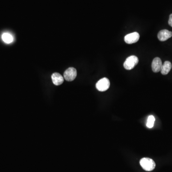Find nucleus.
<instances>
[{
    "label": "nucleus",
    "mask_w": 172,
    "mask_h": 172,
    "mask_svg": "<svg viewBox=\"0 0 172 172\" xmlns=\"http://www.w3.org/2000/svg\"><path fill=\"white\" fill-rule=\"evenodd\" d=\"M51 78L53 83L55 85H60L64 82V78L58 73H54L53 74Z\"/></svg>",
    "instance_id": "8"
},
{
    "label": "nucleus",
    "mask_w": 172,
    "mask_h": 172,
    "mask_svg": "<svg viewBox=\"0 0 172 172\" xmlns=\"http://www.w3.org/2000/svg\"><path fill=\"white\" fill-rule=\"evenodd\" d=\"M158 38L161 41H165L172 36V32L167 30H161L157 35Z\"/></svg>",
    "instance_id": "6"
},
{
    "label": "nucleus",
    "mask_w": 172,
    "mask_h": 172,
    "mask_svg": "<svg viewBox=\"0 0 172 172\" xmlns=\"http://www.w3.org/2000/svg\"><path fill=\"white\" fill-rule=\"evenodd\" d=\"M77 75V70L74 68H70L65 71L64 78L68 81H72L74 80Z\"/></svg>",
    "instance_id": "4"
},
{
    "label": "nucleus",
    "mask_w": 172,
    "mask_h": 172,
    "mask_svg": "<svg viewBox=\"0 0 172 172\" xmlns=\"http://www.w3.org/2000/svg\"><path fill=\"white\" fill-rule=\"evenodd\" d=\"M139 62L138 58L135 56H129L124 62L123 66L126 70H131L133 69Z\"/></svg>",
    "instance_id": "2"
},
{
    "label": "nucleus",
    "mask_w": 172,
    "mask_h": 172,
    "mask_svg": "<svg viewBox=\"0 0 172 172\" xmlns=\"http://www.w3.org/2000/svg\"><path fill=\"white\" fill-rule=\"evenodd\" d=\"M171 68H172V64L171 62L168 61H166L162 65L161 72L163 75H167L170 72V71L171 70Z\"/></svg>",
    "instance_id": "9"
},
{
    "label": "nucleus",
    "mask_w": 172,
    "mask_h": 172,
    "mask_svg": "<svg viewBox=\"0 0 172 172\" xmlns=\"http://www.w3.org/2000/svg\"><path fill=\"white\" fill-rule=\"evenodd\" d=\"M110 86V82L106 77L101 79L96 85V88L100 91H105L109 89Z\"/></svg>",
    "instance_id": "3"
},
{
    "label": "nucleus",
    "mask_w": 172,
    "mask_h": 172,
    "mask_svg": "<svg viewBox=\"0 0 172 172\" xmlns=\"http://www.w3.org/2000/svg\"><path fill=\"white\" fill-rule=\"evenodd\" d=\"M2 39L3 41L7 43V44H10L12 43L13 41V38L12 36L8 33H4L2 36Z\"/></svg>",
    "instance_id": "10"
},
{
    "label": "nucleus",
    "mask_w": 172,
    "mask_h": 172,
    "mask_svg": "<svg viewBox=\"0 0 172 172\" xmlns=\"http://www.w3.org/2000/svg\"><path fill=\"white\" fill-rule=\"evenodd\" d=\"M140 35L137 32H134L126 35L124 38V41L128 44H132L138 41Z\"/></svg>",
    "instance_id": "5"
},
{
    "label": "nucleus",
    "mask_w": 172,
    "mask_h": 172,
    "mask_svg": "<svg viewBox=\"0 0 172 172\" xmlns=\"http://www.w3.org/2000/svg\"><path fill=\"white\" fill-rule=\"evenodd\" d=\"M141 167L146 171H153L155 167V163L149 158H143L140 162Z\"/></svg>",
    "instance_id": "1"
},
{
    "label": "nucleus",
    "mask_w": 172,
    "mask_h": 172,
    "mask_svg": "<svg viewBox=\"0 0 172 172\" xmlns=\"http://www.w3.org/2000/svg\"><path fill=\"white\" fill-rule=\"evenodd\" d=\"M155 121V118L153 115H151L148 117L147 122V127L149 128H152L154 125Z\"/></svg>",
    "instance_id": "11"
},
{
    "label": "nucleus",
    "mask_w": 172,
    "mask_h": 172,
    "mask_svg": "<svg viewBox=\"0 0 172 172\" xmlns=\"http://www.w3.org/2000/svg\"><path fill=\"white\" fill-rule=\"evenodd\" d=\"M162 65L163 64L161 59L159 57H155L153 60L152 63V68L153 72L155 73L159 72L161 70Z\"/></svg>",
    "instance_id": "7"
},
{
    "label": "nucleus",
    "mask_w": 172,
    "mask_h": 172,
    "mask_svg": "<svg viewBox=\"0 0 172 172\" xmlns=\"http://www.w3.org/2000/svg\"><path fill=\"white\" fill-rule=\"evenodd\" d=\"M168 24L170 26L172 27V14H171L170 15L169 19L168 21Z\"/></svg>",
    "instance_id": "12"
}]
</instances>
